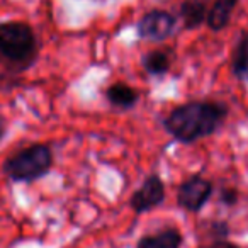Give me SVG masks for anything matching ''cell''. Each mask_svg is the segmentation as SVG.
<instances>
[{"instance_id":"obj_1","label":"cell","mask_w":248,"mask_h":248,"mask_svg":"<svg viewBox=\"0 0 248 248\" xmlns=\"http://www.w3.org/2000/svg\"><path fill=\"white\" fill-rule=\"evenodd\" d=\"M228 116V107L221 102L192 100L175 107L163 119V128L180 143H194L219 129Z\"/></svg>"},{"instance_id":"obj_2","label":"cell","mask_w":248,"mask_h":248,"mask_svg":"<svg viewBox=\"0 0 248 248\" xmlns=\"http://www.w3.org/2000/svg\"><path fill=\"white\" fill-rule=\"evenodd\" d=\"M38 39L26 22L9 21L0 24V62L9 66L26 68L36 60Z\"/></svg>"},{"instance_id":"obj_3","label":"cell","mask_w":248,"mask_h":248,"mask_svg":"<svg viewBox=\"0 0 248 248\" xmlns=\"http://www.w3.org/2000/svg\"><path fill=\"white\" fill-rule=\"evenodd\" d=\"M53 152L48 145H31L4 162V173L12 182H34L51 170Z\"/></svg>"},{"instance_id":"obj_4","label":"cell","mask_w":248,"mask_h":248,"mask_svg":"<svg viewBox=\"0 0 248 248\" xmlns=\"http://www.w3.org/2000/svg\"><path fill=\"white\" fill-rule=\"evenodd\" d=\"M177 17L172 16L169 11H162V9H153V11L146 12L136 24V31L141 39L153 43L165 41L170 38L175 29Z\"/></svg>"},{"instance_id":"obj_5","label":"cell","mask_w":248,"mask_h":248,"mask_svg":"<svg viewBox=\"0 0 248 248\" xmlns=\"http://www.w3.org/2000/svg\"><path fill=\"white\" fill-rule=\"evenodd\" d=\"M213 194V184L201 175H194L179 187L177 202L182 209L197 213L204 207Z\"/></svg>"},{"instance_id":"obj_6","label":"cell","mask_w":248,"mask_h":248,"mask_svg":"<svg viewBox=\"0 0 248 248\" xmlns=\"http://www.w3.org/2000/svg\"><path fill=\"white\" fill-rule=\"evenodd\" d=\"M165 201V184L158 175H148L140 189L129 199V206L136 214L148 213V211L158 207Z\"/></svg>"},{"instance_id":"obj_7","label":"cell","mask_w":248,"mask_h":248,"mask_svg":"<svg viewBox=\"0 0 248 248\" xmlns=\"http://www.w3.org/2000/svg\"><path fill=\"white\" fill-rule=\"evenodd\" d=\"M182 234L177 228H165L156 234H146L138 241L136 248H180Z\"/></svg>"},{"instance_id":"obj_8","label":"cell","mask_w":248,"mask_h":248,"mask_svg":"<svg viewBox=\"0 0 248 248\" xmlns=\"http://www.w3.org/2000/svg\"><path fill=\"white\" fill-rule=\"evenodd\" d=\"M106 99L110 102V106L117 107V109H131L138 102L140 93L133 87L126 85L124 82H119L110 85L106 90Z\"/></svg>"},{"instance_id":"obj_9","label":"cell","mask_w":248,"mask_h":248,"mask_svg":"<svg viewBox=\"0 0 248 248\" xmlns=\"http://www.w3.org/2000/svg\"><path fill=\"white\" fill-rule=\"evenodd\" d=\"M238 0H216L213 4V7L207 12V26H209L213 31H221L228 26L233 14L234 7H236Z\"/></svg>"},{"instance_id":"obj_10","label":"cell","mask_w":248,"mask_h":248,"mask_svg":"<svg viewBox=\"0 0 248 248\" xmlns=\"http://www.w3.org/2000/svg\"><path fill=\"white\" fill-rule=\"evenodd\" d=\"M180 17L186 29H196L207 19V9L201 0H186L180 5Z\"/></svg>"},{"instance_id":"obj_11","label":"cell","mask_w":248,"mask_h":248,"mask_svg":"<svg viewBox=\"0 0 248 248\" xmlns=\"http://www.w3.org/2000/svg\"><path fill=\"white\" fill-rule=\"evenodd\" d=\"M143 68L148 75L153 77H160L165 75L170 70V65H172V60H170V55L163 49H155V51H150L143 56Z\"/></svg>"},{"instance_id":"obj_12","label":"cell","mask_w":248,"mask_h":248,"mask_svg":"<svg viewBox=\"0 0 248 248\" xmlns=\"http://www.w3.org/2000/svg\"><path fill=\"white\" fill-rule=\"evenodd\" d=\"M233 73L243 82H248V32L238 41L233 55Z\"/></svg>"},{"instance_id":"obj_13","label":"cell","mask_w":248,"mask_h":248,"mask_svg":"<svg viewBox=\"0 0 248 248\" xmlns=\"http://www.w3.org/2000/svg\"><path fill=\"white\" fill-rule=\"evenodd\" d=\"M221 201H223L226 206H233L238 201V192L234 189H224L221 190Z\"/></svg>"},{"instance_id":"obj_14","label":"cell","mask_w":248,"mask_h":248,"mask_svg":"<svg viewBox=\"0 0 248 248\" xmlns=\"http://www.w3.org/2000/svg\"><path fill=\"white\" fill-rule=\"evenodd\" d=\"M5 131H7V124H5L4 117H0V141H2V138L5 136Z\"/></svg>"},{"instance_id":"obj_15","label":"cell","mask_w":248,"mask_h":248,"mask_svg":"<svg viewBox=\"0 0 248 248\" xmlns=\"http://www.w3.org/2000/svg\"><path fill=\"white\" fill-rule=\"evenodd\" d=\"M206 248H236V247H233V245H230V243H214Z\"/></svg>"}]
</instances>
